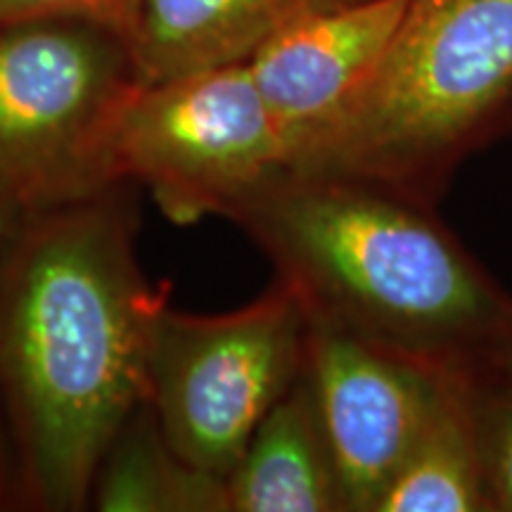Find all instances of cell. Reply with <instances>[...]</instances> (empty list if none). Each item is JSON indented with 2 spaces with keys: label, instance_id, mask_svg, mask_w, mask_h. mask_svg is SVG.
Segmentation results:
<instances>
[{
  "label": "cell",
  "instance_id": "1",
  "mask_svg": "<svg viewBox=\"0 0 512 512\" xmlns=\"http://www.w3.org/2000/svg\"><path fill=\"white\" fill-rule=\"evenodd\" d=\"M128 183L34 211L0 280V370L31 494L83 510L114 437L150 401V347L169 302L136 259Z\"/></svg>",
  "mask_w": 512,
  "mask_h": 512
},
{
  "label": "cell",
  "instance_id": "14",
  "mask_svg": "<svg viewBox=\"0 0 512 512\" xmlns=\"http://www.w3.org/2000/svg\"><path fill=\"white\" fill-rule=\"evenodd\" d=\"M143 0H0V27L34 19H74L117 34L131 46Z\"/></svg>",
  "mask_w": 512,
  "mask_h": 512
},
{
  "label": "cell",
  "instance_id": "13",
  "mask_svg": "<svg viewBox=\"0 0 512 512\" xmlns=\"http://www.w3.org/2000/svg\"><path fill=\"white\" fill-rule=\"evenodd\" d=\"M475 411L496 512H512V377L475 380Z\"/></svg>",
  "mask_w": 512,
  "mask_h": 512
},
{
  "label": "cell",
  "instance_id": "15",
  "mask_svg": "<svg viewBox=\"0 0 512 512\" xmlns=\"http://www.w3.org/2000/svg\"><path fill=\"white\" fill-rule=\"evenodd\" d=\"M29 216L31 211L27 207H22L15 197L0 188V256L8 254Z\"/></svg>",
  "mask_w": 512,
  "mask_h": 512
},
{
  "label": "cell",
  "instance_id": "10",
  "mask_svg": "<svg viewBox=\"0 0 512 512\" xmlns=\"http://www.w3.org/2000/svg\"><path fill=\"white\" fill-rule=\"evenodd\" d=\"M228 512H347L328 437L302 373L268 411L230 475Z\"/></svg>",
  "mask_w": 512,
  "mask_h": 512
},
{
  "label": "cell",
  "instance_id": "7",
  "mask_svg": "<svg viewBox=\"0 0 512 512\" xmlns=\"http://www.w3.org/2000/svg\"><path fill=\"white\" fill-rule=\"evenodd\" d=\"M309 318V316H306ZM304 375L347 512H375L460 375L441 373L309 318Z\"/></svg>",
  "mask_w": 512,
  "mask_h": 512
},
{
  "label": "cell",
  "instance_id": "11",
  "mask_svg": "<svg viewBox=\"0 0 512 512\" xmlns=\"http://www.w3.org/2000/svg\"><path fill=\"white\" fill-rule=\"evenodd\" d=\"M375 512H496L475 411V380H460L396 472Z\"/></svg>",
  "mask_w": 512,
  "mask_h": 512
},
{
  "label": "cell",
  "instance_id": "5",
  "mask_svg": "<svg viewBox=\"0 0 512 512\" xmlns=\"http://www.w3.org/2000/svg\"><path fill=\"white\" fill-rule=\"evenodd\" d=\"M309 318L290 285L214 316L157 313L150 406L166 441L197 470L226 479L268 411L304 373Z\"/></svg>",
  "mask_w": 512,
  "mask_h": 512
},
{
  "label": "cell",
  "instance_id": "8",
  "mask_svg": "<svg viewBox=\"0 0 512 512\" xmlns=\"http://www.w3.org/2000/svg\"><path fill=\"white\" fill-rule=\"evenodd\" d=\"M413 0H349L287 24L247 64L268 110L297 147L373 74Z\"/></svg>",
  "mask_w": 512,
  "mask_h": 512
},
{
  "label": "cell",
  "instance_id": "2",
  "mask_svg": "<svg viewBox=\"0 0 512 512\" xmlns=\"http://www.w3.org/2000/svg\"><path fill=\"white\" fill-rule=\"evenodd\" d=\"M306 316L441 373L484 380L512 342V297L434 207L361 178L280 171L230 216Z\"/></svg>",
  "mask_w": 512,
  "mask_h": 512
},
{
  "label": "cell",
  "instance_id": "9",
  "mask_svg": "<svg viewBox=\"0 0 512 512\" xmlns=\"http://www.w3.org/2000/svg\"><path fill=\"white\" fill-rule=\"evenodd\" d=\"M349 0H143L131 57L138 81L247 62L294 19Z\"/></svg>",
  "mask_w": 512,
  "mask_h": 512
},
{
  "label": "cell",
  "instance_id": "16",
  "mask_svg": "<svg viewBox=\"0 0 512 512\" xmlns=\"http://www.w3.org/2000/svg\"><path fill=\"white\" fill-rule=\"evenodd\" d=\"M494 375H508L512 377V342L508 344V349H505V354L501 356V363H498V370Z\"/></svg>",
  "mask_w": 512,
  "mask_h": 512
},
{
  "label": "cell",
  "instance_id": "6",
  "mask_svg": "<svg viewBox=\"0 0 512 512\" xmlns=\"http://www.w3.org/2000/svg\"><path fill=\"white\" fill-rule=\"evenodd\" d=\"M119 183H138L174 223L230 216L290 166V143L247 62L138 81L112 140Z\"/></svg>",
  "mask_w": 512,
  "mask_h": 512
},
{
  "label": "cell",
  "instance_id": "4",
  "mask_svg": "<svg viewBox=\"0 0 512 512\" xmlns=\"http://www.w3.org/2000/svg\"><path fill=\"white\" fill-rule=\"evenodd\" d=\"M138 83L131 46L74 19L0 27V188L34 211L119 185L112 140Z\"/></svg>",
  "mask_w": 512,
  "mask_h": 512
},
{
  "label": "cell",
  "instance_id": "3",
  "mask_svg": "<svg viewBox=\"0 0 512 512\" xmlns=\"http://www.w3.org/2000/svg\"><path fill=\"white\" fill-rule=\"evenodd\" d=\"M512 133V0H413L394 41L290 169L437 207L458 166Z\"/></svg>",
  "mask_w": 512,
  "mask_h": 512
},
{
  "label": "cell",
  "instance_id": "12",
  "mask_svg": "<svg viewBox=\"0 0 512 512\" xmlns=\"http://www.w3.org/2000/svg\"><path fill=\"white\" fill-rule=\"evenodd\" d=\"M102 512H228L226 479L197 470L166 441L150 401L107 448L93 482Z\"/></svg>",
  "mask_w": 512,
  "mask_h": 512
}]
</instances>
